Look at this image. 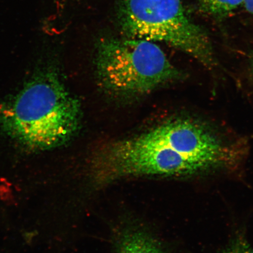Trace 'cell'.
I'll use <instances>...</instances> for the list:
<instances>
[{"label": "cell", "instance_id": "4", "mask_svg": "<svg viewBox=\"0 0 253 253\" xmlns=\"http://www.w3.org/2000/svg\"><path fill=\"white\" fill-rule=\"evenodd\" d=\"M90 169L99 185L127 177L188 176L207 170L174 150L151 129L104 145L94 155Z\"/></svg>", "mask_w": 253, "mask_h": 253}, {"label": "cell", "instance_id": "8", "mask_svg": "<svg viewBox=\"0 0 253 253\" xmlns=\"http://www.w3.org/2000/svg\"><path fill=\"white\" fill-rule=\"evenodd\" d=\"M243 6L249 13L253 15V0H245Z\"/></svg>", "mask_w": 253, "mask_h": 253}, {"label": "cell", "instance_id": "9", "mask_svg": "<svg viewBox=\"0 0 253 253\" xmlns=\"http://www.w3.org/2000/svg\"><path fill=\"white\" fill-rule=\"evenodd\" d=\"M250 69H251V72L253 78V52L252 53L251 58H250Z\"/></svg>", "mask_w": 253, "mask_h": 253}, {"label": "cell", "instance_id": "2", "mask_svg": "<svg viewBox=\"0 0 253 253\" xmlns=\"http://www.w3.org/2000/svg\"><path fill=\"white\" fill-rule=\"evenodd\" d=\"M118 14L130 39L165 43L207 67L216 65L210 37L189 18L181 0H119Z\"/></svg>", "mask_w": 253, "mask_h": 253}, {"label": "cell", "instance_id": "7", "mask_svg": "<svg viewBox=\"0 0 253 253\" xmlns=\"http://www.w3.org/2000/svg\"><path fill=\"white\" fill-rule=\"evenodd\" d=\"M220 253H253V247L246 239L239 237Z\"/></svg>", "mask_w": 253, "mask_h": 253}, {"label": "cell", "instance_id": "5", "mask_svg": "<svg viewBox=\"0 0 253 253\" xmlns=\"http://www.w3.org/2000/svg\"><path fill=\"white\" fill-rule=\"evenodd\" d=\"M117 253H164L156 240L144 230H126L120 236Z\"/></svg>", "mask_w": 253, "mask_h": 253}, {"label": "cell", "instance_id": "1", "mask_svg": "<svg viewBox=\"0 0 253 253\" xmlns=\"http://www.w3.org/2000/svg\"><path fill=\"white\" fill-rule=\"evenodd\" d=\"M81 116L80 103L53 73L35 78L0 108L5 133L33 150L51 149L70 140Z\"/></svg>", "mask_w": 253, "mask_h": 253}, {"label": "cell", "instance_id": "3", "mask_svg": "<svg viewBox=\"0 0 253 253\" xmlns=\"http://www.w3.org/2000/svg\"><path fill=\"white\" fill-rule=\"evenodd\" d=\"M96 68L104 88L126 95L146 93L181 77L157 44L135 39L101 41Z\"/></svg>", "mask_w": 253, "mask_h": 253}, {"label": "cell", "instance_id": "6", "mask_svg": "<svg viewBox=\"0 0 253 253\" xmlns=\"http://www.w3.org/2000/svg\"><path fill=\"white\" fill-rule=\"evenodd\" d=\"M244 1L245 0H198L201 11L216 18L227 17L243 5Z\"/></svg>", "mask_w": 253, "mask_h": 253}]
</instances>
